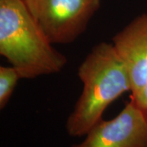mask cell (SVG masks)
Here are the masks:
<instances>
[{
  "label": "cell",
  "instance_id": "cell-1",
  "mask_svg": "<svg viewBox=\"0 0 147 147\" xmlns=\"http://www.w3.org/2000/svg\"><path fill=\"white\" fill-rule=\"evenodd\" d=\"M78 76L83 90L65 124L71 137L85 136L111 103L131 90L129 72L112 42L92 47L79 65Z\"/></svg>",
  "mask_w": 147,
  "mask_h": 147
},
{
  "label": "cell",
  "instance_id": "cell-2",
  "mask_svg": "<svg viewBox=\"0 0 147 147\" xmlns=\"http://www.w3.org/2000/svg\"><path fill=\"white\" fill-rule=\"evenodd\" d=\"M53 45L22 0H0V54L22 79L63 69L67 58Z\"/></svg>",
  "mask_w": 147,
  "mask_h": 147
},
{
  "label": "cell",
  "instance_id": "cell-3",
  "mask_svg": "<svg viewBox=\"0 0 147 147\" xmlns=\"http://www.w3.org/2000/svg\"><path fill=\"white\" fill-rule=\"evenodd\" d=\"M53 44L74 42L87 30L100 0H22Z\"/></svg>",
  "mask_w": 147,
  "mask_h": 147
},
{
  "label": "cell",
  "instance_id": "cell-4",
  "mask_svg": "<svg viewBox=\"0 0 147 147\" xmlns=\"http://www.w3.org/2000/svg\"><path fill=\"white\" fill-rule=\"evenodd\" d=\"M71 147H147V117L131 100L115 118L101 119Z\"/></svg>",
  "mask_w": 147,
  "mask_h": 147
},
{
  "label": "cell",
  "instance_id": "cell-5",
  "mask_svg": "<svg viewBox=\"0 0 147 147\" xmlns=\"http://www.w3.org/2000/svg\"><path fill=\"white\" fill-rule=\"evenodd\" d=\"M112 44L129 72L131 95L135 94L147 81V12L115 34Z\"/></svg>",
  "mask_w": 147,
  "mask_h": 147
},
{
  "label": "cell",
  "instance_id": "cell-6",
  "mask_svg": "<svg viewBox=\"0 0 147 147\" xmlns=\"http://www.w3.org/2000/svg\"><path fill=\"white\" fill-rule=\"evenodd\" d=\"M19 71L14 66H0V109L5 108L9 102L19 80Z\"/></svg>",
  "mask_w": 147,
  "mask_h": 147
},
{
  "label": "cell",
  "instance_id": "cell-7",
  "mask_svg": "<svg viewBox=\"0 0 147 147\" xmlns=\"http://www.w3.org/2000/svg\"><path fill=\"white\" fill-rule=\"evenodd\" d=\"M130 100L147 117V81L137 93L130 96Z\"/></svg>",
  "mask_w": 147,
  "mask_h": 147
}]
</instances>
